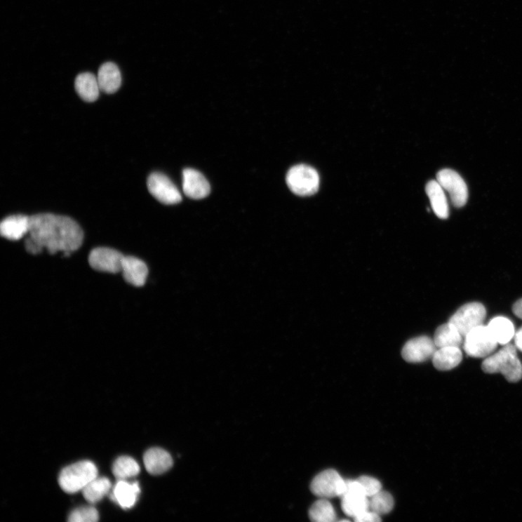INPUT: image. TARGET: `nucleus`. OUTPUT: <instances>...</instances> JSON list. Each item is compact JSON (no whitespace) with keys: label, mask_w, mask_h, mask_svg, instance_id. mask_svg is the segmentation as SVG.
<instances>
[{"label":"nucleus","mask_w":522,"mask_h":522,"mask_svg":"<svg viewBox=\"0 0 522 522\" xmlns=\"http://www.w3.org/2000/svg\"><path fill=\"white\" fill-rule=\"evenodd\" d=\"M29 237L26 239L28 253L37 255L46 248L54 255L62 252L69 257L83 243V232L71 218L52 213H40L30 216Z\"/></svg>","instance_id":"1"},{"label":"nucleus","mask_w":522,"mask_h":522,"mask_svg":"<svg viewBox=\"0 0 522 522\" xmlns=\"http://www.w3.org/2000/svg\"><path fill=\"white\" fill-rule=\"evenodd\" d=\"M482 368L488 374L500 373L512 383L518 382L522 378V363L518 357L516 347L510 343L488 356L482 364Z\"/></svg>","instance_id":"2"},{"label":"nucleus","mask_w":522,"mask_h":522,"mask_svg":"<svg viewBox=\"0 0 522 522\" xmlns=\"http://www.w3.org/2000/svg\"><path fill=\"white\" fill-rule=\"evenodd\" d=\"M98 476V468L90 461H83L65 467L60 474V488L68 493H76Z\"/></svg>","instance_id":"3"},{"label":"nucleus","mask_w":522,"mask_h":522,"mask_svg":"<svg viewBox=\"0 0 522 522\" xmlns=\"http://www.w3.org/2000/svg\"><path fill=\"white\" fill-rule=\"evenodd\" d=\"M286 182L295 194L306 197L316 194L319 188L320 178L317 170L307 165L292 167L287 173Z\"/></svg>","instance_id":"4"},{"label":"nucleus","mask_w":522,"mask_h":522,"mask_svg":"<svg viewBox=\"0 0 522 522\" xmlns=\"http://www.w3.org/2000/svg\"><path fill=\"white\" fill-rule=\"evenodd\" d=\"M464 337V351L472 358H486L490 356L498 344L488 326L484 325L472 330Z\"/></svg>","instance_id":"5"},{"label":"nucleus","mask_w":522,"mask_h":522,"mask_svg":"<svg viewBox=\"0 0 522 522\" xmlns=\"http://www.w3.org/2000/svg\"><path fill=\"white\" fill-rule=\"evenodd\" d=\"M486 314V307L482 303L469 302L457 311L449 322L465 337L472 330L483 325Z\"/></svg>","instance_id":"6"},{"label":"nucleus","mask_w":522,"mask_h":522,"mask_svg":"<svg viewBox=\"0 0 522 522\" xmlns=\"http://www.w3.org/2000/svg\"><path fill=\"white\" fill-rule=\"evenodd\" d=\"M347 488L346 481L334 469L325 470L315 476L311 490L321 498L342 497Z\"/></svg>","instance_id":"7"},{"label":"nucleus","mask_w":522,"mask_h":522,"mask_svg":"<svg viewBox=\"0 0 522 522\" xmlns=\"http://www.w3.org/2000/svg\"><path fill=\"white\" fill-rule=\"evenodd\" d=\"M149 193L161 203L174 205L182 201L178 188L161 173H152L147 179Z\"/></svg>","instance_id":"8"},{"label":"nucleus","mask_w":522,"mask_h":522,"mask_svg":"<svg viewBox=\"0 0 522 522\" xmlns=\"http://www.w3.org/2000/svg\"><path fill=\"white\" fill-rule=\"evenodd\" d=\"M346 491L341 497V507L347 516L354 518L369 510V497L358 480L346 481Z\"/></svg>","instance_id":"9"},{"label":"nucleus","mask_w":522,"mask_h":522,"mask_svg":"<svg viewBox=\"0 0 522 522\" xmlns=\"http://www.w3.org/2000/svg\"><path fill=\"white\" fill-rule=\"evenodd\" d=\"M437 181L450 195L452 204L456 208L464 206L468 200L467 184L458 173L443 169L437 174Z\"/></svg>","instance_id":"10"},{"label":"nucleus","mask_w":522,"mask_h":522,"mask_svg":"<svg viewBox=\"0 0 522 522\" xmlns=\"http://www.w3.org/2000/svg\"><path fill=\"white\" fill-rule=\"evenodd\" d=\"M123 257V254L114 249L98 248L91 251L89 264L98 272L118 274L121 272Z\"/></svg>","instance_id":"11"},{"label":"nucleus","mask_w":522,"mask_h":522,"mask_svg":"<svg viewBox=\"0 0 522 522\" xmlns=\"http://www.w3.org/2000/svg\"><path fill=\"white\" fill-rule=\"evenodd\" d=\"M434 340L422 336L408 341L402 349V357L409 363H422L432 359L437 350Z\"/></svg>","instance_id":"12"},{"label":"nucleus","mask_w":522,"mask_h":522,"mask_svg":"<svg viewBox=\"0 0 522 522\" xmlns=\"http://www.w3.org/2000/svg\"><path fill=\"white\" fill-rule=\"evenodd\" d=\"M183 191L188 198L200 200L210 194V184L199 170L186 168L183 170Z\"/></svg>","instance_id":"13"},{"label":"nucleus","mask_w":522,"mask_h":522,"mask_svg":"<svg viewBox=\"0 0 522 522\" xmlns=\"http://www.w3.org/2000/svg\"><path fill=\"white\" fill-rule=\"evenodd\" d=\"M121 272L128 284L139 288L145 284L148 269L142 260L133 256H124Z\"/></svg>","instance_id":"14"},{"label":"nucleus","mask_w":522,"mask_h":522,"mask_svg":"<svg viewBox=\"0 0 522 522\" xmlns=\"http://www.w3.org/2000/svg\"><path fill=\"white\" fill-rule=\"evenodd\" d=\"M30 229V217L24 215H11L0 225V233L10 241H18Z\"/></svg>","instance_id":"15"},{"label":"nucleus","mask_w":522,"mask_h":522,"mask_svg":"<svg viewBox=\"0 0 522 522\" xmlns=\"http://www.w3.org/2000/svg\"><path fill=\"white\" fill-rule=\"evenodd\" d=\"M140 493L138 483H130L126 481H119L112 490L111 497L114 502L123 509L133 507Z\"/></svg>","instance_id":"16"},{"label":"nucleus","mask_w":522,"mask_h":522,"mask_svg":"<svg viewBox=\"0 0 522 522\" xmlns=\"http://www.w3.org/2000/svg\"><path fill=\"white\" fill-rule=\"evenodd\" d=\"M144 464L149 474L159 475L172 467L173 460L170 455L165 450L154 448L149 449L145 453Z\"/></svg>","instance_id":"17"},{"label":"nucleus","mask_w":522,"mask_h":522,"mask_svg":"<svg viewBox=\"0 0 522 522\" xmlns=\"http://www.w3.org/2000/svg\"><path fill=\"white\" fill-rule=\"evenodd\" d=\"M100 91L107 94L116 93L121 85V74L114 62H105L101 65L97 76Z\"/></svg>","instance_id":"18"},{"label":"nucleus","mask_w":522,"mask_h":522,"mask_svg":"<svg viewBox=\"0 0 522 522\" xmlns=\"http://www.w3.org/2000/svg\"><path fill=\"white\" fill-rule=\"evenodd\" d=\"M463 354L460 347H443L437 348L432 357V363L439 371H449L462 362Z\"/></svg>","instance_id":"19"},{"label":"nucleus","mask_w":522,"mask_h":522,"mask_svg":"<svg viewBox=\"0 0 522 522\" xmlns=\"http://www.w3.org/2000/svg\"><path fill=\"white\" fill-rule=\"evenodd\" d=\"M431 206L435 215L441 220H447L449 216V207L444 189L437 180L428 182L426 186Z\"/></svg>","instance_id":"20"},{"label":"nucleus","mask_w":522,"mask_h":522,"mask_svg":"<svg viewBox=\"0 0 522 522\" xmlns=\"http://www.w3.org/2000/svg\"><path fill=\"white\" fill-rule=\"evenodd\" d=\"M75 89L80 98L86 102H95L100 95L98 78L91 73L79 74L75 81Z\"/></svg>","instance_id":"21"},{"label":"nucleus","mask_w":522,"mask_h":522,"mask_svg":"<svg viewBox=\"0 0 522 522\" xmlns=\"http://www.w3.org/2000/svg\"><path fill=\"white\" fill-rule=\"evenodd\" d=\"M487 326L496 342L502 345L509 344L516 333L514 323L504 316L493 318Z\"/></svg>","instance_id":"22"},{"label":"nucleus","mask_w":522,"mask_h":522,"mask_svg":"<svg viewBox=\"0 0 522 522\" xmlns=\"http://www.w3.org/2000/svg\"><path fill=\"white\" fill-rule=\"evenodd\" d=\"M463 335L449 321L439 326L434 333V342L438 348L443 347H460Z\"/></svg>","instance_id":"23"},{"label":"nucleus","mask_w":522,"mask_h":522,"mask_svg":"<svg viewBox=\"0 0 522 522\" xmlns=\"http://www.w3.org/2000/svg\"><path fill=\"white\" fill-rule=\"evenodd\" d=\"M112 489V483L107 478L97 476L82 490V493L87 502L96 504L110 493Z\"/></svg>","instance_id":"24"},{"label":"nucleus","mask_w":522,"mask_h":522,"mask_svg":"<svg viewBox=\"0 0 522 522\" xmlns=\"http://www.w3.org/2000/svg\"><path fill=\"white\" fill-rule=\"evenodd\" d=\"M310 519L314 522H333L337 516L333 504L326 498L316 502L309 512Z\"/></svg>","instance_id":"25"},{"label":"nucleus","mask_w":522,"mask_h":522,"mask_svg":"<svg viewBox=\"0 0 522 522\" xmlns=\"http://www.w3.org/2000/svg\"><path fill=\"white\" fill-rule=\"evenodd\" d=\"M140 471L138 463L128 456L119 457L113 465V473L119 481H126L137 476Z\"/></svg>","instance_id":"26"},{"label":"nucleus","mask_w":522,"mask_h":522,"mask_svg":"<svg viewBox=\"0 0 522 522\" xmlns=\"http://www.w3.org/2000/svg\"><path fill=\"white\" fill-rule=\"evenodd\" d=\"M369 498V510L380 516L389 514L394 509V499L388 492L381 490Z\"/></svg>","instance_id":"27"},{"label":"nucleus","mask_w":522,"mask_h":522,"mask_svg":"<svg viewBox=\"0 0 522 522\" xmlns=\"http://www.w3.org/2000/svg\"><path fill=\"white\" fill-rule=\"evenodd\" d=\"M98 520V511L92 507L79 508L72 511L69 518L71 522H96Z\"/></svg>","instance_id":"28"},{"label":"nucleus","mask_w":522,"mask_h":522,"mask_svg":"<svg viewBox=\"0 0 522 522\" xmlns=\"http://www.w3.org/2000/svg\"><path fill=\"white\" fill-rule=\"evenodd\" d=\"M367 497H370L382 490V484L376 478L362 476L358 479Z\"/></svg>","instance_id":"29"},{"label":"nucleus","mask_w":522,"mask_h":522,"mask_svg":"<svg viewBox=\"0 0 522 522\" xmlns=\"http://www.w3.org/2000/svg\"><path fill=\"white\" fill-rule=\"evenodd\" d=\"M356 522H380V516L371 510H367L354 518Z\"/></svg>","instance_id":"30"},{"label":"nucleus","mask_w":522,"mask_h":522,"mask_svg":"<svg viewBox=\"0 0 522 522\" xmlns=\"http://www.w3.org/2000/svg\"><path fill=\"white\" fill-rule=\"evenodd\" d=\"M512 311L515 316L522 320V298L514 304Z\"/></svg>","instance_id":"31"},{"label":"nucleus","mask_w":522,"mask_h":522,"mask_svg":"<svg viewBox=\"0 0 522 522\" xmlns=\"http://www.w3.org/2000/svg\"><path fill=\"white\" fill-rule=\"evenodd\" d=\"M514 342H515V347L522 353V326L521 328L515 333L514 335Z\"/></svg>","instance_id":"32"}]
</instances>
